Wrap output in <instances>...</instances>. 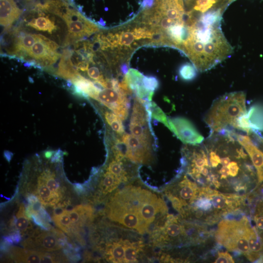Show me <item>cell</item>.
Listing matches in <instances>:
<instances>
[{
	"instance_id": "obj_1",
	"label": "cell",
	"mask_w": 263,
	"mask_h": 263,
	"mask_svg": "<svg viewBox=\"0 0 263 263\" xmlns=\"http://www.w3.org/2000/svg\"><path fill=\"white\" fill-rule=\"evenodd\" d=\"M245 94L243 92L227 93L213 101L204 117L210 133L237 129L239 118L246 113Z\"/></svg>"
},
{
	"instance_id": "obj_2",
	"label": "cell",
	"mask_w": 263,
	"mask_h": 263,
	"mask_svg": "<svg viewBox=\"0 0 263 263\" xmlns=\"http://www.w3.org/2000/svg\"><path fill=\"white\" fill-rule=\"evenodd\" d=\"M254 230L246 218L223 220L218 225L215 238L227 250L238 251L247 257L250 253L249 239Z\"/></svg>"
},
{
	"instance_id": "obj_3",
	"label": "cell",
	"mask_w": 263,
	"mask_h": 263,
	"mask_svg": "<svg viewBox=\"0 0 263 263\" xmlns=\"http://www.w3.org/2000/svg\"><path fill=\"white\" fill-rule=\"evenodd\" d=\"M58 45L43 35H39L23 57L29 58L43 66L54 64L61 56L57 52Z\"/></svg>"
},
{
	"instance_id": "obj_4",
	"label": "cell",
	"mask_w": 263,
	"mask_h": 263,
	"mask_svg": "<svg viewBox=\"0 0 263 263\" xmlns=\"http://www.w3.org/2000/svg\"><path fill=\"white\" fill-rule=\"evenodd\" d=\"M59 16L66 23L69 35L72 39H76L89 36L98 31V28L95 24L77 11L69 8L67 5L63 7Z\"/></svg>"
},
{
	"instance_id": "obj_5",
	"label": "cell",
	"mask_w": 263,
	"mask_h": 263,
	"mask_svg": "<svg viewBox=\"0 0 263 263\" xmlns=\"http://www.w3.org/2000/svg\"><path fill=\"white\" fill-rule=\"evenodd\" d=\"M150 116L141 99L136 96L133 105L130 124L132 135L151 142L152 135L150 125Z\"/></svg>"
},
{
	"instance_id": "obj_6",
	"label": "cell",
	"mask_w": 263,
	"mask_h": 263,
	"mask_svg": "<svg viewBox=\"0 0 263 263\" xmlns=\"http://www.w3.org/2000/svg\"><path fill=\"white\" fill-rule=\"evenodd\" d=\"M121 141L125 147V156L138 163H147L151 157V142L142 139L132 134L124 133Z\"/></svg>"
},
{
	"instance_id": "obj_7",
	"label": "cell",
	"mask_w": 263,
	"mask_h": 263,
	"mask_svg": "<svg viewBox=\"0 0 263 263\" xmlns=\"http://www.w3.org/2000/svg\"><path fill=\"white\" fill-rule=\"evenodd\" d=\"M127 94L112 88H105L99 91L95 98L118 116L125 120L129 113L130 104Z\"/></svg>"
},
{
	"instance_id": "obj_8",
	"label": "cell",
	"mask_w": 263,
	"mask_h": 263,
	"mask_svg": "<svg viewBox=\"0 0 263 263\" xmlns=\"http://www.w3.org/2000/svg\"><path fill=\"white\" fill-rule=\"evenodd\" d=\"M169 129L184 143L196 145L204 141V138L193 124L184 117L168 118Z\"/></svg>"
},
{
	"instance_id": "obj_9",
	"label": "cell",
	"mask_w": 263,
	"mask_h": 263,
	"mask_svg": "<svg viewBox=\"0 0 263 263\" xmlns=\"http://www.w3.org/2000/svg\"><path fill=\"white\" fill-rule=\"evenodd\" d=\"M229 132L249 155L256 169L259 183L263 182V152L253 143L248 135L239 134L235 130H230Z\"/></svg>"
},
{
	"instance_id": "obj_10",
	"label": "cell",
	"mask_w": 263,
	"mask_h": 263,
	"mask_svg": "<svg viewBox=\"0 0 263 263\" xmlns=\"http://www.w3.org/2000/svg\"><path fill=\"white\" fill-rule=\"evenodd\" d=\"M47 231H36L37 235L29 238L23 243L26 247L37 249L46 251H53L60 249L62 246L59 243V238L56 234Z\"/></svg>"
},
{
	"instance_id": "obj_11",
	"label": "cell",
	"mask_w": 263,
	"mask_h": 263,
	"mask_svg": "<svg viewBox=\"0 0 263 263\" xmlns=\"http://www.w3.org/2000/svg\"><path fill=\"white\" fill-rule=\"evenodd\" d=\"M106 40L113 46H130L135 39L149 38V32L146 28H135L132 32H122L114 35L110 34Z\"/></svg>"
},
{
	"instance_id": "obj_12",
	"label": "cell",
	"mask_w": 263,
	"mask_h": 263,
	"mask_svg": "<svg viewBox=\"0 0 263 263\" xmlns=\"http://www.w3.org/2000/svg\"><path fill=\"white\" fill-rule=\"evenodd\" d=\"M0 22L5 28H9L20 17L22 11L14 0H0Z\"/></svg>"
},
{
	"instance_id": "obj_13",
	"label": "cell",
	"mask_w": 263,
	"mask_h": 263,
	"mask_svg": "<svg viewBox=\"0 0 263 263\" xmlns=\"http://www.w3.org/2000/svg\"><path fill=\"white\" fill-rule=\"evenodd\" d=\"M72 53V51L69 49L63 51L61 55L58 69L56 73L58 76L71 80L79 74L76 67L73 64L71 60Z\"/></svg>"
},
{
	"instance_id": "obj_14",
	"label": "cell",
	"mask_w": 263,
	"mask_h": 263,
	"mask_svg": "<svg viewBox=\"0 0 263 263\" xmlns=\"http://www.w3.org/2000/svg\"><path fill=\"white\" fill-rule=\"evenodd\" d=\"M75 89V92L84 97H91L95 99L97 93L101 91L91 81L79 74L71 80Z\"/></svg>"
},
{
	"instance_id": "obj_15",
	"label": "cell",
	"mask_w": 263,
	"mask_h": 263,
	"mask_svg": "<svg viewBox=\"0 0 263 263\" xmlns=\"http://www.w3.org/2000/svg\"><path fill=\"white\" fill-rule=\"evenodd\" d=\"M249 129L252 131H263V107L256 105L251 107L244 115Z\"/></svg>"
},
{
	"instance_id": "obj_16",
	"label": "cell",
	"mask_w": 263,
	"mask_h": 263,
	"mask_svg": "<svg viewBox=\"0 0 263 263\" xmlns=\"http://www.w3.org/2000/svg\"><path fill=\"white\" fill-rule=\"evenodd\" d=\"M44 252L33 250H26L19 247H13L11 254L18 262L41 263Z\"/></svg>"
},
{
	"instance_id": "obj_17",
	"label": "cell",
	"mask_w": 263,
	"mask_h": 263,
	"mask_svg": "<svg viewBox=\"0 0 263 263\" xmlns=\"http://www.w3.org/2000/svg\"><path fill=\"white\" fill-rule=\"evenodd\" d=\"M180 188L179 195L183 206L187 205L186 200H189L190 202L194 201L198 193V188L196 185L189 180L186 176L179 183Z\"/></svg>"
},
{
	"instance_id": "obj_18",
	"label": "cell",
	"mask_w": 263,
	"mask_h": 263,
	"mask_svg": "<svg viewBox=\"0 0 263 263\" xmlns=\"http://www.w3.org/2000/svg\"><path fill=\"white\" fill-rule=\"evenodd\" d=\"M37 191L38 200L43 206H54L61 199L55 195L39 177L38 179Z\"/></svg>"
},
{
	"instance_id": "obj_19",
	"label": "cell",
	"mask_w": 263,
	"mask_h": 263,
	"mask_svg": "<svg viewBox=\"0 0 263 263\" xmlns=\"http://www.w3.org/2000/svg\"><path fill=\"white\" fill-rule=\"evenodd\" d=\"M107 257L113 263L124 262V241H120L110 244L107 249Z\"/></svg>"
},
{
	"instance_id": "obj_20",
	"label": "cell",
	"mask_w": 263,
	"mask_h": 263,
	"mask_svg": "<svg viewBox=\"0 0 263 263\" xmlns=\"http://www.w3.org/2000/svg\"><path fill=\"white\" fill-rule=\"evenodd\" d=\"M27 25L38 31H47L50 34H52L53 31L56 29L54 22L49 18L44 17L33 19L28 22Z\"/></svg>"
},
{
	"instance_id": "obj_21",
	"label": "cell",
	"mask_w": 263,
	"mask_h": 263,
	"mask_svg": "<svg viewBox=\"0 0 263 263\" xmlns=\"http://www.w3.org/2000/svg\"><path fill=\"white\" fill-rule=\"evenodd\" d=\"M39 177L55 195L61 198V190L54 172H52L49 169H46L41 173Z\"/></svg>"
},
{
	"instance_id": "obj_22",
	"label": "cell",
	"mask_w": 263,
	"mask_h": 263,
	"mask_svg": "<svg viewBox=\"0 0 263 263\" xmlns=\"http://www.w3.org/2000/svg\"><path fill=\"white\" fill-rule=\"evenodd\" d=\"M122 182V180L109 171L104 174L101 181L100 188L105 194L113 190Z\"/></svg>"
},
{
	"instance_id": "obj_23",
	"label": "cell",
	"mask_w": 263,
	"mask_h": 263,
	"mask_svg": "<svg viewBox=\"0 0 263 263\" xmlns=\"http://www.w3.org/2000/svg\"><path fill=\"white\" fill-rule=\"evenodd\" d=\"M24 206L21 204L17 213V218L15 219V226L19 230L21 234L25 233L28 230H30L32 227L26 215Z\"/></svg>"
},
{
	"instance_id": "obj_24",
	"label": "cell",
	"mask_w": 263,
	"mask_h": 263,
	"mask_svg": "<svg viewBox=\"0 0 263 263\" xmlns=\"http://www.w3.org/2000/svg\"><path fill=\"white\" fill-rule=\"evenodd\" d=\"M69 212V211L64 209L61 213L54 214L53 217L56 225L68 234L72 232V225Z\"/></svg>"
},
{
	"instance_id": "obj_25",
	"label": "cell",
	"mask_w": 263,
	"mask_h": 263,
	"mask_svg": "<svg viewBox=\"0 0 263 263\" xmlns=\"http://www.w3.org/2000/svg\"><path fill=\"white\" fill-rule=\"evenodd\" d=\"M250 253L247 256L251 260H254L259 257V254L263 249L262 243L255 230L249 239Z\"/></svg>"
},
{
	"instance_id": "obj_26",
	"label": "cell",
	"mask_w": 263,
	"mask_h": 263,
	"mask_svg": "<svg viewBox=\"0 0 263 263\" xmlns=\"http://www.w3.org/2000/svg\"><path fill=\"white\" fill-rule=\"evenodd\" d=\"M106 121L112 130L116 133L123 135L124 129L121 118L114 113L106 112L104 113Z\"/></svg>"
},
{
	"instance_id": "obj_27",
	"label": "cell",
	"mask_w": 263,
	"mask_h": 263,
	"mask_svg": "<svg viewBox=\"0 0 263 263\" xmlns=\"http://www.w3.org/2000/svg\"><path fill=\"white\" fill-rule=\"evenodd\" d=\"M207 197L211 200L213 207L216 209H225L227 207H232V203L229 200V196L218 194L216 191Z\"/></svg>"
},
{
	"instance_id": "obj_28",
	"label": "cell",
	"mask_w": 263,
	"mask_h": 263,
	"mask_svg": "<svg viewBox=\"0 0 263 263\" xmlns=\"http://www.w3.org/2000/svg\"><path fill=\"white\" fill-rule=\"evenodd\" d=\"M144 75L137 70L131 68L125 74L124 80L132 92H134L137 84L142 83Z\"/></svg>"
},
{
	"instance_id": "obj_29",
	"label": "cell",
	"mask_w": 263,
	"mask_h": 263,
	"mask_svg": "<svg viewBox=\"0 0 263 263\" xmlns=\"http://www.w3.org/2000/svg\"><path fill=\"white\" fill-rule=\"evenodd\" d=\"M125 254L124 263H133L137 261V254L139 252V246L135 243H131L124 241Z\"/></svg>"
},
{
	"instance_id": "obj_30",
	"label": "cell",
	"mask_w": 263,
	"mask_h": 263,
	"mask_svg": "<svg viewBox=\"0 0 263 263\" xmlns=\"http://www.w3.org/2000/svg\"><path fill=\"white\" fill-rule=\"evenodd\" d=\"M107 171L120 178L122 181H127V172L124 169L121 161L113 160L109 164Z\"/></svg>"
},
{
	"instance_id": "obj_31",
	"label": "cell",
	"mask_w": 263,
	"mask_h": 263,
	"mask_svg": "<svg viewBox=\"0 0 263 263\" xmlns=\"http://www.w3.org/2000/svg\"><path fill=\"white\" fill-rule=\"evenodd\" d=\"M197 69L193 64L186 63L181 66L179 69V75L185 81H190L197 75Z\"/></svg>"
},
{
	"instance_id": "obj_32",
	"label": "cell",
	"mask_w": 263,
	"mask_h": 263,
	"mask_svg": "<svg viewBox=\"0 0 263 263\" xmlns=\"http://www.w3.org/2000/svg\"><path fill=\"white\" fill-rule=\"evenodd\" d=\"M168 221L166 224V233L171 237H176L183 232L182 226H180L175 219L172 216L168 217Z\"/></svg>"
},
{
	"instance_id": "obj_33",
	"label": "cell",
	"mask_w": 263,
	"mask_h": 263,
	"mask_svg": "<svg viewBox=\"0 0 263 263\" xmlns=\"http://www.w3.org/2000/svg\"><path fill=\"white\" fill-rule=\"evenodd\" d=\"M142 84L147 89L151 92H154L159 87L158 80L153 76H144Z\"/></svg>"
},
{
	"instance_id": "obj_34",
	"label": "cell",
	"mask_w": 263,
	"mask_h": 263,
	"mask_svg": "<svg viewBox=\"0 0 263 263\" xmlns=\"http://www.w3.org/2000/svg\"><path fill=\"white\" fill-rule=\"evenodd\" d=\"M21 234L19 230H17L8 236L3 237V242L8 245L13 244H18L21 240Z\"/></svg>"
},
{
	"instance_id": "obj_35",
	"label": "cell",
	"mask_w": 263,
	"mask_h": 263,
	"mask_svg": "<svg viewBox=\"0 0 263 263\" xmlns=\"http://www.w3.org/2000/svg\"><path fill=\"white\" fill-rule=\"evenodd\" d=\"M215 263H233L234 261L231 256L227 252H219Z\"/></svg>"
},
{
	"instance_id": "obj_36",
	"label": "cell",
	"mask_w": 263,
	"mask_h": 263,
	"mask_svg": "<svg viewBox=\"0 0 263 263\" xmlns=\"http://www.w3.org/2000/svg\"><path fill=\"white\" fill-rule=\"evenodd\" d=\"M196 206L203 210H208L211 207L210 200L207 197L200 198L197 201Z\"/></svg>"
},
{
	"instance_id": "obj_37",
	"label": "cell",
	"mask_w": 263,
	"mask_h": 263,
	"mask_svg": "<svg viewBox=\"0 0 263 263\" xmlns=\"http://www.w3.org/2000/svg\"><path fill=\"white\" fill-rule=\"evenodd\" d=\"M262 208L260 209L259 212L254 217V221L257 227L263 231V205Z\"/></svg>"
},
{
	"instance_id": "obj_38",
	"label": "cell",
	"mask_w": 263,
	"mask_h": 263,
	"mask_svg": "<svg viewBox=\"0 0 263 263\" xmlns=\"http://www.w3.org/2000/svg\"><path fill=\"white\" fill-rule=\"evenodd\" d=\"M169 198L171 202L173 207L177 210H181L183 206L180 199L172 195H169Z\"/></svg>"
},
{
	"instance_id": "obj_39",
	"label": "cell",
	"mask_w": 263,
	"mask_h": 263,
	"mask_svg": "<svg viewBox=\"0 0 263 263\" xmlns=\"http://www.w3.org/2000/svg\"><path fill=\"white\" fill-rule=\"evenodd\" d=\"M39 215L47 222H51L52 219L49 215V214L47 212V211L45 210V209L44 208V207H42V206L39 209V210L37 211Z\"/></svg>"
},
{
	"instance_id": "obj_40",
	"label": "cell",
	"mask_w": 263,
	"mask_h": 263,
	"mask_svg": "<svg viewBox=\"0 0 263 263\" xmlns=\"http://www.w3.org/2000/svg\"><path fill=\"white\" fill-rule=\"evenodd\" d=\"M62 154L59 150L56 151L51 158V162L53 163L60 162L62 159Z\"/></svg>"
},
{
	"instance_id": "obj_41",
	"label": "cell",
	"mask_w": 263,
	"mask_h": 263,
	"mask_svg": "<svg viewBox=\"0 0 263 263\" xmlns=\"http://www.w3.org/2000/svg\"><path fill=\"white\" fill-rule=\"evenodd\" d=\"M27 199L28 203L30 204H33L39 201L37 196L32 194L29 195L27 196Z\"/></svg>"
},
{
	"instance_id": "obj_42",
	"label": "cell",
	"mask_w": 263,
	"mask_h": 263,
	"mask_svg": "<svg viewBox=\"0 0 263 263\" xmlns=\"http://www.w3.org/2000/svg\"><path fill=\"white\" fill-rule=\"evenodd\" d=\"M154 3V0H144L143 6L144 7H150Z\"/></svg>"
},
{
	"instance_id": "obj_43",
	"label": "cell",
	"mask_w": 263,
	"mask_h": 263,
	"mask_svg": "<svg viewBox=\"0 0 263 263\" xmlns=\"http://www.w3.org/2000/svg\"><path fill=\"white\" fill-rule=\"evenodd\" d=\"M74 188L75 190L78 193H81L83 191V187L81 184L76 183L74 184Z\"/></svg>"
},
{
	"instance_id": "obj_44",
	"label": "cell",
	"mask_w": 263,
	"mask_h": 263,
	"mask_svg": "<svg viewBox=\"0 0 263 263\" xmlns=\"http://www.w3.org/2000/svg\"><path fill=\"white\" fill-rule=\"evenodd\" d=\"M54 151L52 150H47L44 152L43 155L46 159H50L53 155Z\"/></svg>"
},
{
	"instance_id": "obj_45",
	"label": "cell",
	"mask_w": 263,
	"mask_h": 263,
	"mask_svg": "<svg viewBox=\"0 0 263 263\" xmlns=\"http://www.w3.org/2000/svg\"><path fill=\"white\" fill-rule=\"evenodd\" d=\"M4 156L6 158V159L8 161L10 162V161L11 159V158L12 157L13 154L10 152H4Z\"/></svg>"
},
{
	"instance_id": "obj_46",
	"label": "cell",
	"mask_w": 263,
	"mask_h": 263,
	"mask_svg": "<svg viewBox=\"0 0 263 263\" xmlns=\"http://www.w3.org/2000/svg\"><path fill=\"white\" fill-rule=\"evenodd\" d=\"M121 70L123 74H126L128 72V66L127 64H123L121 67Z\"/></svg>"
},
{
	"instance_id": "obj_47",
	"label": "cell",
	"mask_w": 263,
	"mask_h": 263,
	"mask_svg": "<svg viewBox=\"0 0 263 263\" xmlns=\"http://www.w3.org/2000/svg\"><path fill=\"white\" fill-rule=\"evenodd\" d=\"M187 1L189 2V1H190L191 0H186Z\"/></svg>"
},
{
	"instance_id": "obj_48",
	"label": "cell",
	"mask_w": 263,
	"mask_h": 263,
	"mask_svg": "<svg viewBox=\"0 0 263 263\" xmlns=\"http://www.w3.org/2000/svg\"></svg>"
}]
</instances>
